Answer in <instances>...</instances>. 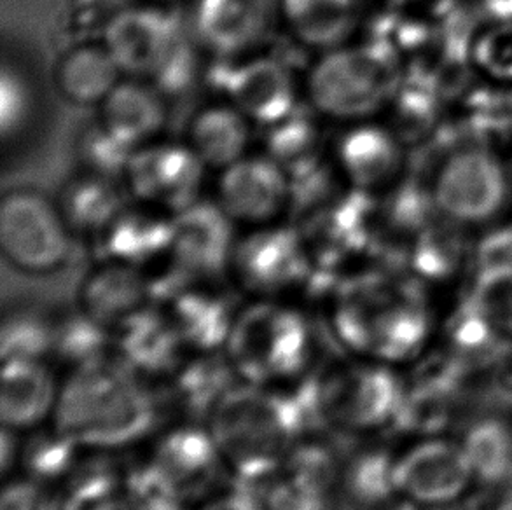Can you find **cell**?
<instances>
[{
  "instance_id": "1",
  "label": "cell",
  "mask_w": 512,
  "mask_h": 510,
  "mask_svg": "<svg viewBox=\"0 0 512 510\" xmlns=\"http://www.w3.org/2000/svg\"><path fill=\"white\" fill-rule=\"evenodd\" d=\"M299 385V383H298ZM266 388L249 385L229 390L210 414L214 434L226 469L238 481H268L284 463L292 446L305 437L308 420L296 386Z\"/></svg>"
},
{
  "instance_id": "2",
  "label": "cell",
  "mask_w": 512,
  "mask_h": 510,
  "mask_svg": "<svg viewBox=\"0 0 512 510\" xmlns=\"http://www.w3.org/2000/svg\"><path fill=\"white\" fill-rule=\"evenodd\" d=\"M423 283L406 273L402 276H364L341 290L327 317L334 338L353 357L394 367L408 345L401 334H420L429 317V301Z\"/></svg>"
},
{
  "instance_id": "3",
  "label": "cell",
  "mask_w": 512,
  "mask_h": 510,
  "mask_svg": "<svg viewBox=\"0 0 512 510\" xmlns=\"http://www.w3.org/2000/svg\"><path fill=\"white\" fill-rule=\"evenodd\" d=\"M226 359L245 383L266 388L306 381L319 359L317 327L301 308L280 299H256L236 313Z\"/></svg>"
},
{
  "instance_id": "4",
  "label": "cell",
  "mask_w": 512,
  "mask_h": 510,
  "mask_svg": "<svg viewBox=\"0 0 512 510\" xmlns=\"http://www.w3.org/2000/svg\"><path fill=\"white\" fill-rule=\"evenodd\" d=\"M153 414L132 371L98 359L63 381L55 421L81 448L111 449L147 432Z\"/></svg>"
},
{
  "instance_id": "5",
  "label": "cell",
  "mask_w": 512,
  "mask_h": 510,
  "mask_svg": "<svg viewBox=\"0 0 512 510\" xmlns=\"http://www.w3.org/2000/svg\"><path fill=\"white\" fill-rule=\"evenodd\" d=\"M422 170L439 217L476 235L512 214V177L506 151L448 138Z\"/></svg>"
},
{
  "instance_id": "6",
  "label": "cell",
  "mask_w": 512,
  "mask_h": 510,
  "mask_svg": "<svg viewBox=\"0 0 512 510\" xmlns=\"http://www.w3.org/2000/svg\"><path fill=\"white\" fill-rule=\"evenodd\" d=\"M406 67L401 56L367 37L324 51L306 77V95L326 118L355 125L383 116Z\"/></svg>"
},
{
  "instance_id": "7",
  "label": "cell",
  "mask_w": 512,
  "mask_h": 510,
  "mask_svg": "<svg viewBox=\"0 0 512 510\" xmlns=\"http://www.w3.org/2000/svg\"><path fill=\"white\" fill-rule=\"evenodd\" d=\"M320 420L352 435H373L395 421L406 388L394 367L353 357L327 366L315 378Z\"/></svg>"
},
{
  "instance_id": "8",
  "label": "cell",
  "mask_w": 512,
  "mask_h": 510,
  "mask_svg": "<svg viewBox=\"0 0 512 510\" xmlns=\"http://www.w3.org/2000/svg\"><path fill=\"white\" fill-rule=\"evenodd\" d=\"M0 249L14 269L27 275L63 268L72 231L56 200L28 187L7 191L0 201Z\"/></svg>"
},
{
  "instance_id": "9",
  "label": "cell",
  "mask_w": 512,
  "mask_h": 510,
  "mask_svg": "<svg viewBox=\"0 0 512 510\" xmlns=\"http://www.w3.org/2000/svg\"><path fill=\"white\" fill-rule=\"evenodd\" d=\"M207 170L187 142L158 138L135 149L123 179L140 207L175 217L200 201Z\"/></svg>"
},
{
  "instance_id": "10",
  "label": "cell",
  "mask_w": 512,
  "mask_h": 510,
  "mask_svg": "<svg viewBox=\"0 0 512 510\" xmlns=\"http://www.w3.org/2000/svg\"><path fill=\"white\" fill-rule=\"evenodd\" d=\"M397 493L422 509H446L458 505L471 490L476 477L458 437L423 435L395 458Z\"/></svg>"
},
{
  "instance_id": "11",
  "label": "cell",
  "mask_w": 512,
  "mask_h": 510,
  "mask_svg": "<svg viewBox=\"0 0 512 510\" xmlns=\"http://www.w3.org/2000/svg\"><path fill=\"white\" fill-rule=\"evenodd\" d=\"M310 268L305 238L275 222L236 240L229 275L254 299H280L308 282Z\"/></svg>"
},
{
  "instance_id": "12",
  "label": "cell",
  "mask_w": 512,
  "mask_h": 510,
  "mask_svg": "<svg viewBox=\"0 0 512 510\" xmlns=\"http://www.w3.org/2000/svg\"><path fill=\"white\" fill-rule=\"evenodd\" d=\"M102 42L123 76L153 84L189 44L179 21L163 4L153 2L114 14L105 25Z\"/></svg>"
},
{
  "instance_id": "13",
  "label": "cell",
  "mask_w": 512,
  "mask_h": 510,
  "mask_svg": "<svg viewBox=\"0 0 512 510\" xmlns=\"http://www.w3.org/2000/svg\"><path fill=\"white\" fill-rule=\"evenodd\" d=\"M343 458L322 439L301 437L263 491L268 510L340 509Z\"/></svg>"
},
{
  "instance_id": "14",
  "label": "cell",
  "mask_w": 512,
  "mask_h": 510,
  "mask_svg": "<svg viewBox=\"0 0 512 510\" xmlns=\"http://www.w3.org/2000/svg\"><path fill=\"white\" fill-rule=\"evenodd\" d=\"M291 198V175L266 152L247 154L226 166L215 186V201L236 226L275 224L291 207Z\"/></svg>"
},
{
  "instance_id": "15",
  "label": "cell",
  "mask_w": 512,
  "mask_h": 510,
  "mask_svg": "<svg viewBox=\"0 0 512 510\" xmlns=\"http://www.w3.org/2000/svg\"><path fill=\"white\" fill-rule=\"evenodd\" d=\"M409 151L385 121H362L338 140L336 168L348 187L380 198L411 172Z\"/></svg>"
},
{
  "instance_id": "16",
  "label": "cell",
  "mask_w": 512,
  "mask_h": 510,
  "mask_svg": "<svg viewBox=\"0 0 512 510\" xmlns=\"http://www.w3.org/2000/svg\"><path fill=\"white\" fill-rule=\"evenodd\" d=\"M235 222L217 201H198L186 212L173 217L170 261L184 278L210 282L229 275L235 252Z\"/></svg>"
},
{
  "instance_id": "17",
  "label": "cell",
  "mask_w": 512,
  "mask_h": 510,
  "mask_svg": "<svg viewBox=\"0 0 512 510\" xmlns=\"http://www.w3.org/2000/svg\"><path fill=\"white\" fill-rule=\"evenodd\" d=\"M147 462L179 491L196 502L215 490V472L226 467L210 428L191 420L154 437Z\"/></svg>"
},
{
  "instance_id": "18",
  "label": "cell",
  "mask_w": 512,
  "mask_h": 510,
  "mask_svg": "<svg viewBox=\"0 0 512 510\" xmlns=\"http://www.w3.org/2000/svg\"><path fill=\"white\" fill-rule=\"evenodd\" d=\"M229 102L254 125L273 126L298 111V83L273 56H250L229 72Z\"/></svg>"
},
{
  "instance_id": "19",
  "label": "cell",
  "mask_w": 512,
  "mask_h": 510,
  "mask_svg": "<svg viewBox=\"0 0 512 510\" xmlns=\"http://www.w3.org/2000/svg\"><path fill=\"white\" fill-rule=\"evenodd\" d=\"M60 393L62 381L51 360H2V425L16 434H27L55 418Z\"/></svg>"
},
{
  "instance_id": "20",
  "label": "cell",
  "mask_w": 512,
  "mask_h": 510,
  "mask_svg": "<svg viewBox=\"0 0 512 510\" xmlns=\"http://www.w3.org/2000/svg\"><path fill=\"white\" fill-rule=\"evenodd\" d=\"M472 245V233L439 217L406 243L404 268L425 287L450 285L471 273Z\"/></svg>"
},
{
  "instance_id": "21",
  "label": "cell",
  "mask_w": 512,
  "mask_h": 510,
  "mask_svg": "<svg viewBox=\"0 0 512 510\" xmlns=\"http://www.w3.org/2000/svg\"><path fill=\"white\" fill-rule=\"evenodd\" d=\"M450 118V98L429 79L408 70L383 112V121L411 151L443 138L450 128Z\"/></svg>"
},
{
  "instance_id": "22",
  "label": "cell",
  "mask_w": 512,
  "mask_h": 510,
  "mask_svg": "<svg viewBox=\"0 0 512 510\" xmlns=\"http://www.w3.org/2000/svg\"><path fill=\"white\" fill-rule=\"evenodd\" d=\"M98 119L116 137L139 149L161 138L168 121L167 95L149 81L123 77L98 105Z\"/></svg>"
},
{
  "instance_id": "23",
  "label": "cell",
  "mask_w": 512,
  "mask_h": 510,
  "mask_svg": "<svg viewBox=\"0 0 512 510\" xmlns=\"http://www.w3.org/2000/svg\"><path fill=\"white\" fill-rule=\"evenodd\" d=\"M196 39L219 56H236L252 48L268 30L263 0H194Z\"/></svg>"
},
{
  "instance_id": "24",
  "label": "cell",
  "mask_w": 512,
  "mask_h": 510,
  "mask_svg": "<svg viewBox=\"0 0 512 510\" xmlns=\"http://www.w3.org/2000/svg\"><path fill=\"white\" fill-rule=\"evenodd\" d=\"M149 287L140 269L121 262L104 261L86 276L79 292V310L105 329L119 324L146 310Z\"/></svg>"
},
{
  "instance_id": "25",
  "label": "cell",
  "mask_w": 512,
  "mask_h": 510,
  "mask_svg": "<svg viewBox=\"0 0 512 510\" xmlns=\"http://www.w3.org/2000/svg\"><path fill=\"white\" fill-rule=\"evenodd\" d=\"M448 135L506 151L512 142V88L476 77L451 102Z\"/></svg>"
},
{
  "instance_id": "26",
  "label": "cell",
  "mask_w": 512,
  "mask_h": 510,
  "mask_svg": "<svg viewBox=\"0 0 512 510\" xmlns=\"http://www.w3.org/2000/svg\"><path fill=\"white\" fill-rule=\"evenodd\" d=\"M119 364L132 373L172 374L184 355V345L167 313L146 310L135 313L114 329Z\"/></svg>"
},
{
  "instance_id": "27",
  "label": "cell",
  "mask_w": 512,
  "mask_h": 510,
  "mask_svg": "<svg viewBox=\"0 0 512 510\" xmlns=\"http://www.w3.org/2000/svg\"><path fill=\"white\" fill-rule=\"evenodd\" d=\"M278 14L296 41L310 48H340L362 23L360 0H278Z\"/></svg>"
},
{
  "instance_id": "28",
  "label": "cell",
  "mask_w": 512,
  "mask_h": 510,
  "mask_svg": "<svg viewBox=\"0 0 512 510\" xmlns=\"http://www.w3.org/2000/svg\"><path fill=\"white\" fill-rule=\"evenodd\" d=\"M123 72L104 42H84L70 48L55 65V86L77 107H97L109 97Z\"/></svg>"
},
{
  "instance_id": "29",
  "label": "cell",
  "mask_w": 512,
  "mask_h": 510,
  "mask_svg": "<svg viewBox=\"0 0 512 510\" xmlns=\"http://www.w3.org/2000/svg\"><path fill=\"white\" fill-rule=\"evenodd\" d=\"M252 125L231 102L208 105L189 121L186 142L207 168L221 172L249 154Z\"/></svg>"
},
{
  "instance_id": "30",
  "label": "cell",
  "mask_w": 512,
  "mask_h": 510,
  "mask_svg": "<svg viewBox=\"0 0 512 510\" xmlns=\"http://www.w3.org/2000/svg\"><path fill=\"white\" fill-rule=\"evenodd\" d=\"M98 238L105 242V261L140 269L161 255L170 259L173 217L144 207L137 212L123 210Z\"/></svg>"
},
{
  "instance_id": "31",
  "label": "cell",
  "mask_w": 512,
  "mask_h": 510,
  "mask_svg": "<svg viewBox=\"0 0 512 510\" xmlns=\"http://www.w3.org/2000/svg\"><path fill=\"white\" fill-rule=\"evenodd\" d=\"M165 313L186 350L212 353L226 346L238 311L228 310L207 290H184Z\"/></svg>"
},
{
  "instance_id": "32",
  "label": "cell",
  "mask_w": 512,
  "mask_h": 510,
  "mask_svg": "<svg viewBox=\"0 0 512 510\" xmlns=\"http://www.w3.org/2000/svg\"><path fill=\"white\" fill-rule=\"evenodd\" d=\"M72 235L100 236L125 210L114 180L84 172L56 198Z\"/></svg>"
},
{
  "instance_id": "33",
  "label": "cell",
  "mask_w": 512,
  "mask_h": 510,
  "mask_svg": "<svg viewBox=\"0 0 512 510\" xmlns=\"http://www.w3.org/2000/svg\"><path fill=\"white\" fill-rule=\"evenodd\" d=\"M397 451L385 444H360L341 462V495L353 507L366 510L397 493L395 481Z\"/></svg>"
},
{
  "instance_id": "34",
  "label": "cell",
  "mask_w": 512,
  "mask_h": 510,
  "mask_svg": "<svg viewBox=\"0 0 512 510\" xmlns=\"http://www.w3.org/2000/svg\"><path fill=\"white\" fill-rule=\"evenodd\" d=\"M478 486H495L512 477V425L479 418L458 435Z\"/></svg>"
},
{
  "instance_id": "35",
  "label": "cell",
  "mask_w": 512,
  "mask_h": 510,
  "mask_svg": "<svg viewBox=\"0 0 512 510\" xmlns=\"http://www.w3.org/2000/svg\"><path fill=\"white\" fill-rule=\"evenodd\" d=\"M235 374L228 359L221 362L210 353H194L193 362L182 364L170 374L175 404L189 414H212L231 390L229 376Z\"/></svg>"
},
{
  "instance_id": "36",
  "label": "cell",
  "mask_w": 512,
  "mask_h": 510,
  "mask_svg": "<svg viewBox=\"0 0 512 510\" xmlns=\"http://www.w3.org/2000/svg\"><path fill=\"white\" fill-rule=\"evenodd\" d=\"M81 448L60 427H39L20 434V455L16 474L32 477L56 486L60 479H70L72 465Z\"/></svg>"
},
{
  "instance_id": "37",
  "label": "cell",
  "mask_w": 512,
  "mask_h": 510,
  "mask_svg": "<svg viewBox=\"0 0 512 510\" xmlns=\"http://www.w3.org/2000/svg\"><path fill=\"white\" fill-rule=\"evenodd\" d=\"M268 128L270 137L266 154L275 159L291 179L319 168L320 131L312 121L296 116L294 112Z\"/></svg>"
},
{
  "instance_id": "38",
  "label": "cell",
  "mask_w": 512,
  "mask_h": 510,
  "mask_svg": "<svg viewBox=\"0 0 512 510\" xmlns=\"http://www.w3.org/2000/svg\"><path fill=\"white\" fill-rule=\"evenodd\" d=\"M471 58L479 79L512 88V23H479L472 34Z\"/></svg>"
},
{
  "instance_id": "39",
  "label": "cell",
  "mask_w": 512,
  "mask_h": 510,
  "mask_svg": "<svg viewBox=\"0 0 512 510\" xmlns=\"http://www.w3.org/2000/svg\"><path fill=\"white\" fill-rule=\"evenodd\" d=\"M55 320L32 311H13L2 320V360H51Z\"/></svg>"
},
{
  "instance_id": "40",
  "label": "cell",
  "mask_w": 512,
  "mask_h": 510,
  "mask_svg": "<svg viewBox=\"0 0 512 510\" xmlns=\"http://www.w3.org/2000/svg\"><path fill=\"white\" fill-rule=\"evenodd\" d=\"M133 152L135 149L116 137L100 119L86 126L77 137V158L81 159L84 172L105 179L125 177Z\"/></svg>"
},
{
  "instance_id": "41",
  "label": "cell",
  "mask_w": 512,
  "mask_h": 510,
  "mask_svg": "<svg viewBox=\"0 0 512 510\" xmlns=\"http://www.w3.org/2000/svg\"><path fill=\"white\" fill-rule=\"evenodd\" d=\"M469 275L474 283L512 275V214L474 235Z\"/></svg>"
},
{
  "instance_id": "42",
  "label": "cell",
  "mask_w": 512,
  "mask_h": 510,
  "mask_svg": "<svg viewBox=\"0 0 512 510\" xmlns=\"http://www.w3.org/2000/svg\"><path fill=\"white\" fill-rule=\"evenodd\" d=\"M30 111L32 93L27 81L18 70L4 65L0 76V130L4 140H9L27 125Z\"/></svg>"
},
{
  "instance_id": "43",
  "label": "cell",
  "mask_w": 512,
  "mask_h": 510,
  "mask_svg": "<svg viewBox=\"0 0 512 510\" xmlns=\"http://www.w3.org/2000/svg\"><path fill=\"white\" fill-rule=\"evenodd\" d=\"M0 510H63L55 486L23 474L4 479Z\"/></svg>"
},
{
  "instance_id": "44",
  "label": "cell",
  "mask_w": 512,
  "mask_h": 510,
  "mask_svg": "<svg viewBox=\"0 0 512 510\" xmlns=\"http://www.w3.org/2000/svg\"><path fill=\"white\" fill-rule=\"evenodd\" d=\"M191 510H268L263 493L252 490L249 483L217 486L198 500Z\"/></svg>"
},
{
  "instance_id": "45",
  "label": "cell",
  "mask_w": 512,
  "mask_h": 510,
  "mask_svg": "<svg viewBox=\"0 0 512 510\" xmlns=\"http://www.w3.org/2000/svg\"><path fill=\"white\" fill-rule=\"evenodd\" d=\"M479 23H512V0H471Z\"/></svg>"
},
{
  "instance_id": "46",
  "label": "cell",
  "mask_w": 512,
  "mask_h": 510,
  "mask_svg": "<svg viewBox=\"0 0 512 510\" xmlns=\"http://www.w3.org/2000/svg\"><path fill=\"white\" fill-rule=\"evenodd\" d=\"M488 490H492V495L485 510H512V477L504 483L490 486Z\"/></svg>"
},
{
  "instance_id": "47",
  "label": "cell",
  "mask_w": 512,
  "mask_h": 510,
  "mask_svg": "<svg viewBox=\"0 0 512 510\" xmlns=\"http://www.w3.org/2000/svg\"><path fill=\"white\" fill-rule=\"evenodd\" d=\"M366 510H423L420 505L411 502L409 498L404 497L401 493H395L392 497L381 500L380 504L373 505Z\"/></svg>"
},
{
  "instance_id": "48",
  "label": "cell",
  "mask_w": 512,
  "mask_h": 510,
  "mask_svg": "<svg viewBox=\"0 0 512 510\" xmlns=\"http://www.w3.org/2000/svg\"><path fill=\"white\" fill-rule=\"evenodd\" d=\"M506 158H507V165H509V170H511V177H512V142L509 147L506 149Z\"/></svg>"
},
{
  "instance_id": "49",
  "label": "cell",
  "mask_w": 512,
  "mask_h": 510,
  "mask_svg": "<svg viewBox=\"0 0 512 510\" xmlns=\"http://www.w3.org/2000/svg\"><path fill=\"white\" fill-rule=\"evenodd\" d=\"M439 510H472V509H465V507H458V505H451V507H446V509H439Z\"/></svg>"
},
{
  "instance_id": "50",
  "label": "cell",
  "mask_w": 512,
  "mask_h": 510,
  "mask_svg": "<svg viewBox=\"0 0 512 510\" xmlns=\"http://www.w3.org/2000/svg\"><path fill=\"white\" fill-rule=\"evenodd\" d=\"M146 2H153V4H165V2H173V0H146Z\"/></svg>"
}]
</instances>
